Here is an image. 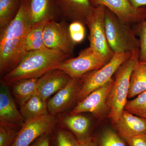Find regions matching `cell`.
I'll list each match as a JSON object with an SVG mask.
<instances>
[{
    "label": "cell",
    "mask_w": 146,
    "mask_h": 146,
    "mask_svg": "<svg viewBox=\"0 0 146 146\" xmlns=\"http://www.w3.org/2000/svg\"><path fill=\"white\" fill-rule=\"evenodd\" d=\"M29 0H22L16 17L0 32V74L3 77L19 64L27 52L26 40L32 26Z\"/></svg>",
    "instance_id": "6da1fadb"
},
{
    "label": "cell",
    "mask_w": 146,
    "mask_h": 146,
    "mask_svg": "<svg viewBox=\"0 0 146 146\" xmlns=\"http://www.w3.org/2000/svg\"><path fill=\"white\" fill-rule=\"evenodd\" d=\"M70 57L47 48L28 52L16 68L3 77V80L11 84L21 80L39 78Z\"/></svg>",
    "instance_id": "7a4b0ae2"
},
{
    "label": "cell",
    "mask_w": 146,
    "mask_h": 146,
    "mask_svg": "<svg viewBox=\"0 0 146 146\" xmlns=\"http://www.w3.org/2000/svg\"><path fill=\"white\" fill-rule=\"evenodd\" d=\"M139 55L140 51L132 53L131 56L115 73V80L106 102L109 110L108 116L113 125L117 124L124 110L127 101L131 75L139 62Z\"/></svg>",
    "instance_id": "3957f363"
},
{
    "label": "cell",
    "mask_w": 146,
    "mask_h": 146,
    "mask_svg": "<svg viewBox=\"0 0 146 146\" xmlns=\"http://www.w3.org/2000/svg\"><path fill=\"white\" fill-rule=\"evenodd\" d=\"M104 20L108 42L114 53L140 51V40L136 37L130 25L123 22L106 7Z\"/></svg>",
    "instance_id": "277c9868"
},
{
    "label": "cell",
    "mask_w": 146,
    "mask_h": 146,
    "mask_svg": "<svg viewBox=\"0 0 146 146\" xmlns=\"http://www.w3.org/2000/svg\"><path fill=\"white\" fill-rule=\"evenodd\" d=\"M132 53H115L102 68L91 71L81 78V84L78 94V102L83 100L95 90L108 83L118 69L131 56Z\"/></svg>",
    "instance_id": "5b68a950"
},
{
    "label": "cell",
    "mask_w": 146,
    "mask_h": 146,
    "mask_svg": "<svg viewBox=\"0 0 146 146\" xmlns=\"http://www.w3.org/2000/svg\"><path fill=\"white\" fill-rule=\"evenodd\" d=\"M109 61L91 47L86 48L75 58L63 60L55 68L63 71L72 78H79L91 71L102 68Z\"/></svg>",
    "instance_id": "8992f818"
},
{
    "label": "cell",
    "mask_w": 146,
    "mask_h": 146,
    "mask_svg": "<svg viewBox=\"0 0 146 146\" xmlns=\"http://www.w3.org/2000/svg\"><path fill=\"white\" fill-rule=\"evenodd\" d=\"M105 8L102 5L94 6L86 17L85 24L89 29L90 47L109 61L115 53L110 48L106 37Z\"/></svg>",
    "instance_id": "52a82bcc"
},
{
    "label": "cell",
    "mask_w": 146,
    "mask_h": 146,
    "mask_svg": "<svg viewBox=\"0 0 146 146\" xmlns=\"http://www.w3.org/2000/svg\"><path fill=\"white\" fill-rule=\"evenodd\" d=\"M58 119L56 115L46 114L25 121L12 146H30L40 136L50 133Z\"/></svg>",
    "instance_id": "ba28073f"
},
{
    "label": "cell",
    "mask_w": 146,
    "mask_h": 146,
    "mask_svg": "<svg viewBox=\"0 0 146 146\" xmlns=\"http://www.w3.org/2000/svg\"><path fill=\"white\" fill-rule=\"evenodd\" d=\"M45 46L58 51L70 56L73 54L76 44L71 38L69 26L63 22L49 21L44 31Z\"/></svg>",
    "instance_id": "9c48e42d"
},
{
    "label": "cell",
    "mask_w": 146,
    "mask_h": 146,
    "mask_svg": "<svg viewBox=\"0 0 146 146\" xmlns=\"http://www.w3.org/2000/svg\"><path fill=\"white\" fill-rule=\"evenodd\" d=\"M113 82L114 80L112 79L108 83L91 92L83 100L78 102L70 114L76 115L90 112L96 116L103 114L108 110L106 102Z\"/></svg>",
    "instance_id": "30bf717a"
},
{
    "label": "cell",
    "mask_w": 146,
    "mask_h": 146,
    "mask_svg": "<svg viewBox=\"0 0 146 146\" xmlns=\"http://www.w3.org/2000/svg\"><path fill=\"white\" fill-rule=\"evenodd\" d=\"M92 2L94 6H104L129 25L142 22L146 18V7H134L128 0H92Z\"/></svg>",
    "instance_id": "8fae6325"
},
{
    "label": "cell",
    "mask_w": 146,
    "mask_h": 146,
    "mask_svg": "<svg viewBox=\"0 0 146 146\" xmlns=\"http://www.w3.org/2000/svg\"><path fill=\"white\" fill-rule=\"evenodd\" d=\"M81 82V78H71L65 87L50 98L47 102L49 113L56 115L66 111L77 100Z\"/></svg>",
    "instance_id": "7c38bea8"
},
{
    "label": "cell",
    "mask_w": 146,
    "mask_h": 146,
    "mask_svg": "<svg viewBox=\"0 0 146 146\" xmlns=\"http://www.w3.org/2000/svg\"><path fill=\"white\" fill-rule=\"evenodd\" d=\"M8 84L1 81L0 86V124L21 127L25 122L17 109Z\"/></svg>",
    "instance_id": "4fadbf2b"
},
{
    "label": "cell",
    "mask_w": 146,
    "mask_h": 146,
    "mask_svg": "<svg viewBox=\"0 0 146 146\" xmlns=\"http://www.w3.org/2000/svg\"><path fill=\"white\" fill-rule=\"evenodd\" d=\"M71 78L63 71L51 70L38 78L36 93L47 101L50 97L65 87Z\"/></svg>",
    "instance_id": "5bb4252c"
},
{
    "label": "cell",
    "mask_w": 146,
    "mask_h": 146,
    "mask_svg": "<svg viewBox=\"0 0 146 146\" xmlns=\"http://www.w3.org/2000/svg\"><path fill=\"white\" fill-rule=\"evenodd\" d=\"M29 8L32 27L62 16L56 0H29Z\"/></svg>",
    "instance_id": "9a60e30c"
},
{
    "label": "cell",
    "mask_w": 146,
    "mask_h": 146,
    "mask_svg": "<svg viewBox=\"0 0 146 146\" xmlns=\"http://www.w3.org/2000/svg\"><path fill=\"white\" fill-rule=\"evenodd\" d=\"M61 16L68 21L85 24L87 16L94 6L92 0H56Z\"/></svg>",
    "instance_id": "2e32d148"
},
{
    "label": "cell",
    "mask_w": 146,
    "mask_h": 146,
    "mask_svg": "<svg viewBox=\"0 0 146 146\" xmlns=\"http://www.w3.org/2000/svg\"><path fill=\"white\" fill-rule=\"evenodd\" d=\"M114 126L118 134L125 141L133 136L146 133V119L125 110Z\"/></svg>",
    "instance_id": "e0dca14e"
},
{
    "label": "cell",
    "mask_w": 146,
    "mask_h": 146,
    "mask_svg": "<svg viewBox=\"0 0 146 146\" xmlns=\"http://www.w3.org/2000/svg\"><path fill=\"white\" fill-rule=\"evenodd\" d=\"M63 125L70 130L76 139H82L91 136L90 121L89 118L80 114L63 116L61 119Z\"/></svg>",
    "instance_id": "ac0fdd59"
},
{
    "label": "cell",
    "mask_w": 146,
    "mask_h": 146,
    "mask_svg": "<svg viewBox=\"0 0 146 146\" xmlns=\"http://www.w3.org/2000/svg\"><path fill=\"white\" fill-rule=\"evenodd\" d=\"M20 111L25 121L49 113L47 101L36 93L20 106Z\"/></svg>",
    "instance_id": "d6986e66"
},
{
    "label": "cell",
    "mask_w": 146,
    "mask_h": 146,
    "mask_svg": "<svg viewBox=\"0 0 146 146\" xmlns=\"http://www.w3.org/2000/svg\"><path fill=\"white\" fill-rule=\"evenodd\" d=\"M38 78L25 79L11 84L12 94L20 106L36 93Z\"/></svg>",
    "instance_id": "ffe728a7"
},
{
    "label": "cell",
    "mask_w": 146,
    "mask_h": 146,
    "mask_svg": "<svg viewBox=\"0 0 146 146\" xmlns=\"http://www.w3.org/2000/svg\"><path fill=\"white\" fill-rule=\"evenodd\" d=\"M146 91V65L139 62L131 75L128 98L137 96Z\"/></svg>",
    "instance_id": "44dd1931"
},
{
    "label": "cell",
    "mask_w": 146,
    "mask_h": 146,
    "mask_svg": "<svg viewBox=\"0 0 146 146\" xmlns=\"http://www.w3.org/2000/svg\"><path fill=\"white\" fill-rule=\"evenodd\" d=\"M22 0H0V32L16 17Z\"/></svg>",
    "instance_id": "7402d4cb"
},
{
    "label": "cell",
    "mask_w": 146,
    "mask_h": 146,
    "mask_svg": "<svg viewBox=\"0 0 146 146\" xmlns=\"http://www.w3.org/2000/svg\"><path fill=\"white\" fill-rule=\"evenodd\" d=\"M48 21L40 23L32 27L26 40V48L27 52L46 48L44 42V31L46 24Z\"/></svg>",
    "instance_id": "603a6c76"
},
{
    "label": "cell",
    "mask_w": 146,
    "mask_h": 146,
    "mask_svg": "<svg viewBox=\"0 0 146 146\" xmlns=\"http://www.w3.org/2000/svg\"><path fill=\"white\" fill-rule=\"evenodd\" d=\"M50 146H78L76 139L69 131L60 128L50 132Z\"/></svg>",
    "instance_id": "cb8c5ba5"
},
{
    "label": "cell",
    "mask_w": 146,
    "mask_h": 146,
    "mask_svg": "<svg viewBox=\"0 0 146 146\" xmlns=\"http://www.w3.org/2000/svg\"><path fill=\"white\" fill-rule=\"evenodd\" d=\"M124 110L131 114L146 119V91L131 100L127 101Z\"/></svg>",
    "instance_id": "d4e9b609"
},
{
    "label": "cell",
    "mask_w": 146,
    "mask_h": 146,
    "mask_svg": "<svg viewBox=\"0 0 146 146\" xmlns=\"http://www.w3.org/2000/svg\"><path fill=\"white\" fill-rule=\"evenodd\" d=\"M97 142L99 146H127L126 141L110 129L104 131Z\"/></svg>",
    "instance_id": "484cf974"
},
{
    "label": "cell",
    "mask_w": 146,
    "mask_h": 146,
    "mask_svg": "<svg viewBox=\"0 0 146 146\" xmlns=\"http://www.w3.org/2000/svg\"><path fill=\"white\" fill-rule=\"evenodd\" d=\"M21 128L0 124V146H12Z\"/></svg>",
    "instance_id": "4316f807"
},
{
    "label": "cell",
    "mask_w": 146,
    "mask_h": 146,
    "mask_svg": "<svg viewBox=\"0 0 146 146\" xmlns=\"http://www.w3.org/2000/svg\"><path fill=\"white\" fill-rule=\"evenodd\" d=\"M140 23L137 28L140 42L139 62L144 63L146 61V18Z\"/></svg>",
    "instance_id": "83f0119b"
},
{
    "label": "cell",
    "mask_w": 146,
    "mask_h": 146,
    "mask_svg": "<svg viewBox=\"0 0 146 146\" xmlns=\"http://www.w3.org/2000/svg\"><path fill=\"white\" fill-rule=\"evenodd\" d=\"M69 30L71 38L76 44L80 43L84 39L85 28L84 24L79 21L72 22L69 26Z\"/></svg>",
    "instance_id": "f1b7e54d"
},
{
    "label": "cell",
    "mask_w": 146,
    "mask_h": 146,
    "mask_svg": "<svg viewBox=\"0 0 146 146\" xmlns=\"http://www.w3.org/2000/svg\"><path fill=\"white\" fill-rule=\"evenodd\" d=\"M125 141L128 146H146V133L133 136Z\"/></svg>",
    "instance_id": "f546056e"
},
{
    "label": "cell",
    "mask_w": 146,
    "mask_h": 146,
    "mask_svg": "<svg viewBox=\"0 0 146 146\" xmlns=\"http://www.w3.org/2000/svg\"><path fill=\"white\" fill-rule=\"evenodd\" d=\"M50 132L46 133L36 139L30 146H50Z\"/></svg>",
    "instance_id": "4dcf8cb0"
},
{
    "label": "cell",
    "mask_w": 146,
    "mask_h": 146,
    "mask_svg": "<svg viewBox=\"0 0 146 146\" xmlns=\"http://www.w3.org/2000/svg\"><path fill=\"white\" fill-rule=\"evenodd\" d=\"M76 141L78 146H99L96 138L92 136L84 139H76Z\"/></svg>",
    "instance_id": "1f68e13d"
},
{
    "label": "cell",
    "mask_w": 146,
    "mask_h": 146,
    "mask_svg": "<svg viewBox=\"0 0 146 146\" xmlns=\"http://www.w3.org/2000/svg\"><path fill=\"white\" fill-rule=\"evenodd\" d=\"M129 1L134 7L141 8L146 6V0H128Z\"/></svg>",
    "instance_id": "d6a6232c"
},
{
    "label": "cell",
    "mask_w": 146,
    "mask_h": 146,
    "mask_svg": "<svg viewBox=\"0 0 146 146\" xmlns=\"http://www.w3.org/2000/svg\"><path fill=\"white\" fill-rule=\"evenodd\" d=\"M144 63V64H145V65H146V62H144V63Z\"/></svg>",
    "instance_id": "836d02e7"
}]
</instances>
